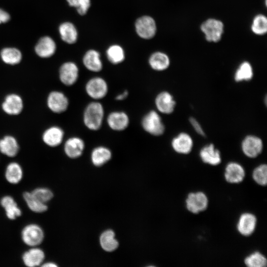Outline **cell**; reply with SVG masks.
I'll return each mask as SVG.
<instances>
[{"label": "cell", "mask_w": 267, "mask_h": 267, "mask_svg": "<svg viewBox=\"0 0 267 267\" xmlns=\"http://www.w3.org/2000/svg\"><path fill=\"white\" fill-rule=\"evenodd\" d=\"M104 118L103 106L99 101L94 100L89 103L85 108L83 121L89 130L96 131L101 128Z\"/></svg>", "instance_id": "6da1fadb"}, {"label": "cell", "mask_w": 267, "mask_h": 267, "mask_svg": "<svg viewBox=\"0 0 267 267\" xmlns=\"http://www.w3.org/2000/svg\"><path fill=\"white\" fill-rule=\"evenodd\" d=\"M141 125L146 133L153 136L162 135L165 127L159 113L155 110L147 112L142 118Z\"/></svg>", "instance_id": "7a4b0ae2"}, {"label": "cell", "mask_w": 267, "mask_h": 267, "mask_svg": "<svg viewBox=\"0 0 267 267\" xmlns=\"http://www.w3.org/2000/svg\"><path fill=\"white\" fill-rule=\"evenodd\" d=\"M108 85L105 79L100 77H94L88 81L85 90L88 95L94 100L104 98L108 92Z\"/></svg>", "instance_id": "3957f363"}, {"label": "cell", "mask_w": 267, "mask_h": 267, "mask_svg": "<svg viewBox=\"0 0 267 267\" xmlns=\"http://www.w3.org/2000/svg\"><path fill=\"white\" fill-rule=\"evenodd\" d=\"M200 29L204 34L207 41L216 43L222 38L224 26L221 21L214 18H209L201 25Z\"/></svg>", "instance_id": "277c9868"}, {"label": "cell", "mask_w": 267, "mask_h": 267, "mask_svg": "<svg viewBox=\"0 0 267 267\" xmlns=\"http://www.w3.org/2000/svg\"><path fill=\"white\" fill-rule=\"evenodd\" d=\"M208 198L203 192L189 193L185 199L186 208L190 212L197 214L207 209Z\"/></svg>", "instance_id": "5b68a950"}, {"label": "cell", "mask_w": 267, "mask_h": 267, "mask_svg": "<svg viewBox=\"0 0 267 267\" xmlns=\"http://www.w3.org/2000/svg\"><path fill=\"white\" fill-rule=\"evenodd\" d=\"M23 241L26 245L36 247L44 240V233L42 228L36 224H29L25 226L21 232Z\"/></svg>", "instance_id": "8992f818"}, {"label": "cell", "mask_w": 267, "mask_h": 267, "mask_svg": "<svg viewBox=\"0 0 267 267\" xmlns=\"http://www.w3.org/2000/svg\"><path fill=\"white\" fill-rule=\"evenodd\" d=\"M263 146L262 139L254 135L246 136L241 142L243 153L250 158H255L258 156L262 153Z\"/></svg>", "instance_id": "52a82bcc"}, {"label": "cell", "mask_w": 267, "mask_h": 267, "mask_svg": "<svg viewBox=\"0 0 267 267\" xmlns=\"http://www.w3.org/2000/svg\"><path fill=\"white\" fill-rule=\"evenodd\" d=\"M135 28L137 35L144 39L152 38L157 29L155 20L149 16H143L138 18L135 23Z\"/></svg>", "instance_id": "ba28073f"}, {"label": "cell", "mask_w": 267, "mask_h": 267, "mask_svg": "<svg viewBox=\"0 0 267 267\" xmlns=\"http://www.w3.org/2000/svg\"><path fill=\"white\" fill-rule=\"evenodd\" d=\"M69 99L64 93L57 90L50 92L47 98L48 108L55 113H62L68 108Z\"/></svg>", "instance_id": "9c48e42d"}, {"label": "cell", "mask_w": 267, "mask_h": 267, "mask_svg": "<svg viewBox=\"0 0 267 267\" xmlns=\"http://www.w3.org/2000/svg\"><path fill=\"white\" fill-rule=\"evenodd\" d=\"M59 77L61 82L65 86L74 85L79 78V68L73 62H67L60 67Z\"/></svg>", "instance_id": "30bf717a"}, {"label": "cell", "mask_w": 267, "mask_h": 267, "mask_svg": "<svg viewBox=\"0 0 267 267\" xmlns=\"http://www.w3.org/2000/svg\"><path fill=\"white\" fill-rule=\"evenodd\" d=\"M108 127L112 130L121 132L126 130L130 124V118L124 111H115L110 113L107 117Z\"/></svg>", "instance_id": "8fae6325"}, {"label": "cell", "mask_w": 267, "mask_h": 267, "mask_svg": "<svg viewBox=\"0 0 267 267\" xmlns=\"http://www.w3.org/2000/svg\"><path fill=\"white\" fill-rule=\"evenodd\" d=\"M257 220L256 216L248 212L242 214L237 223L238 232L244 236H249L255 230Z\"/></svg>", "instance_id": "7c38bea8"}, {"label": "cell", "mask_w": 267, "mask_h": 267, "mask_svg": "<svg viewBox=\"0 0 267 267\" xmlns=\"http://www.w3.org/2000/svg\"><path fill=\"white\" fill-rule=\"evenodd\" d=\"M224 176L225 180L229 183L241 182L245 177L243 166L236 162H230L225 166Z\"/></svg>", "instance_id": "4fadbf2b"}, {"label": "cell", "mask_w": 267, "mask_h": 267, "mask_svg": "<svg viewBox=\"0 0 267 267\" xmlns=\"http://www.w3.org/2000/svg\"><path fill=\"white\" fill-rule=\"evenodd\" d=\"M155 104L157 110L160 113L170 114L174 111L176 101L170 92L163 91L156 95L155 99Z\"/></svg>", "instance_id": "5bb4252c"}, {"label": "cell", "mask_w": 267, "mask_h": 267, "mask_svg": "<svg viewBox=\"0 0 267 267\" xmlns=\"http://www.w3.org/2000/svg\"><path fill=\"white\" fill-rule=\"evenodd\" d=\"M171 145L174 150L177 153L187 154L191 151L193 142L192 138L189 134L182 132L172 139Z\"/></svg>", "instance_id": "9a60e30c"}, {"label": "cell", "mask_w": 267, "mask_h": 267, "mask_svg": "<svg viewBox=\"0 0 267 267\" xmlns=\"http://www.w3.org/2000/svg\"><path fill=\"white\" fill-rule=\"evenodd\" d=\"M1 107L2 110L8 115H18L22 112L23 108V100L17 94H8L2 103Z\"/></svg>", "instance_id": "2e32d148"}, {"label": "cell", "mask_w": 267, "mask_h": 267, "mask_svg": "<svg viewBox=\"0 0 267 267\" xmlns=\"http://www.w3.org/2000/svg\"><path fill=\"white\" fill-rule=\"evenodd\" d=\"M85 148V142L81 137L72 136L68 138L64 145V150L69 158L75 159L81 156Z\"/></svg>", "instance_id": "e0dca14e"}, {"label": "cell", "mask_w": 267, "mask_h": 267, "mask_svg": "<svg viewBox=\"0 0 267 267\" xmlns=\"http://www.w3.org/2000/svg\"><path fill=\"white\" fill-rule=\"evenodd\" d=\"M64 136V131L61 128L52 126L44 132L42 139L44 143L48 146L56 147L62 143Z\"/></svg>", "instance_id": "ac0fdd59"}, {"label": "cell", "mask_w": 267, "mask_h": 267, "mask_svg": "<svg viewBox=\"0 0 267 267\" xmlns=\"http://www.w3.org/2000/svg\"><path fill=\"white\" fill-rule=\"evenodd\" d=\"M199 156L204 163L212 166H217L222 161L220 151L212 143L202 148L199 152Z\"/></svg>", "instance_id": "d6986e66"}, {"label": "cell", "mask_w": 267, "mask_h": 267, "mask_svg": "<svg viewBox=\"0 0 267 267\" xmlns=\"http://www.w3.org/2000/svg\"><path fill=\"white\" fill-rule=\"evenodd\" d=\"M56 44L49 37L45 36L41 38L35 46L37 54L42 58H48L54 53Z\"/></svg>", "instance_id": "ffe728a7"}, {"label": "cell", "mask_w": 267, "mask_h": 267, "mask_svg": "<svg viewBox=\"0 0 267 267\" xmlns=\"http://www.w3.org/2000/svg\"><path fill=\"white\" fill-rule=\"evenodd\" d=\"M83 62L85 67L90 71L98 72L102 69L100 54L95 50H88L83 57Z\"/></svg>", "instance_id": "44dd1931"}, {"label": "cell", "mask_w": 267, "mask_h": 267, "mask_svg": "<svg viewBox=\"0 0 267 267\" xmlns=\"http://www.w3.org/2000/svg\"><path fill=\"white\" fill-rule=\"evenodd\" d=\"M44 257V253L41 249L34 247L24 252L22 260L25 266L35 267L41 265Z\"/></svg>", "instance_id": "7402d4cb"}, {"label": "cell", "mask_w": 267, "mask_h": 267, "mask_svg": "<svg viewBox=\"0 0 267 267\" xmlns=\"http://www.w3.org/2000/svg\"><path fill=\"white\" fill-rule=\"evenodd\" d=\"M19 145L15 138L6 135L0 139V152L10 157L15 156L19 151Z\"/></svg>", "instance_id": "603a6c76"}, {"label": "cell", "mask_w": 267, "mask_h": 267, "mask_svg": "<svg viewBox=\"0 0 267 267\" xmlns=\"http://www.w3.org/2000/svg\"><path fill=\"white\" fill-rule=\"evenodd\" d=\"M112 157V152L110 149L104 146H98L93 149L91 153V160L96 166H101L108 161Z\"/></svg>", "instance_id": "cb8c5ba5"}, {"label": "cell", "mask_w": 267, "mask_h": 267, "mask_svg": "<svg viewBox=\"0 0 267 267\" xmlns=\"http://www.w3.org/2000/svg\"><path fill=\"white\" fill-rule=\"evenodd\" d=\"M149 64L155 71H162L167 69L170 63L169 56L164 52L157 51L151 54L149 58Z\"/></svg>", "instance_id": "d4e9b609"}, {"label": "cell", "mask_w": 267, "mask_h": 267, "mask_svg": "<svg viewBox=\"0 0 267 267\" xmlns=\"http://www.w3.org/2000/svg\"><path fill=\"white\" fill-rule=\"evenodd\" d=\"M4 209L7 217L10 220H14L21 215L22 212L14 199L10 196L3 197L0 202Z\"/></svg>", "instance_id": "484cf974"}, {"label": "cell", "mask_w": 267, "mask_h": 267, "mask_svg": "<svg viewBox=\"0 0 267 267\" xmlns=\"http://www.w3.org/2000/svg\"><path fill=\"white\" fill-rule=\"evenodd\" d=\"M59 32L62 40L69 44L75 43L78 38V32L75 26L70 22H64L59 27Z\"/></svg>", "instance_id": "4316f807"}, {"label": "cell", "mask_w": 267, "mask_h": 267, "mask_svg": "<svg viewBox=\"0 0 267 267\" xmlns=\"http://www.w3.org/2000/svg\"><path fill=\"white\" fill-rule=\"evenodd\" d=\"M5 177L9 183H18L23 177V171L21 166L16 162L9 163L6 167Z\"/></svg>", "instance_id": "83f0119b"}, {"label": "cell", "mask_w": 267, "mask_h": 267, "mask_svg": "<svg viewBox=\"0 0 267 267\" xmlns=\"http://www.w3.org/2000/svg\"><path fill=\"white\" fill-rule=\"evenodd\" d=\"M0 57L5 63L15 65L21 61L22 54L20 50L16 48L6 47L1 50Z\"/></svg>", "instance_id": "f1b7e54d"}, {"label": "cell", "mask_w": 267, "mask_h": 267, "mask_svg": "<svg viewBox=\"0 0 267 267\" xmlns=\"http://www.w3.org/2000/svg\"><path fill=\"white\" fill-rule=\"evenodd\" d=\"M100 243L102 248L105 251L111 252L118 247V242L115 238V233L112 230L104 231L100 237Z\"/></svg>", "instance_id": "f546056e"}, {"label": "cell", "mask_w": 267, "mask_h": 267, "mask_svg": "<svg viewBox=\"0 0 267 267\" xmlns=\"http://www.w3.org/2000/svg\"><path fill=\"white\" fill-rule=\"evenodd\" d=\"M253 76V70L251 64L248 61L241 63L234 74V80L237 82L248 81Z\"/></svg>", "instance_id": "4dcf8cb0"}, {"label": "cell", "mask_w": 267, "mask_h": 267, "mask_svg": "<svg viewBox=\"0 0 267 267\" xmlns=\"http://www.w3.org/2000/svg\"><path fill=\"white\" fill-rule=\"evenodd\" d=\"M23 196L28 207L33 212L41 213L47 210V206L46 204L37 199L31 192H25Z\"/></svg>", "instance_id": "1f68e13d"}, {"label": "cell", "mask_w": 267, "mask_h": 267, "mask_svg": "<svg viewBox=\"0 0 267 267\" xmlns=\"http://www.w3.org/2000/svg\"><path fill=\"white\" fill-rule=\"evenodd\" d=\"M106 55L108 60L113 64L121 63L125 58L123 48L117 44L111 45L106 51Z\"/></svg>", "instance_id": "d6a6232c"}, {"label": "cell", "mask_w": 267, "mask_h": 267, "mask_svg": "<svg viewBox=\"0 0 267 267\" xmlns=\"http://www.w3.org/2000/svg\"><path fill=\"white\" fill-rule=\"evenodd\" d=\"M244 262L248 267H266L267 265V260L261 253L256 251L246 257Z\"/></svg>", "instance_id": "836d02e7"}, {"label": "cell", "mask_w": 267, "mask_h": 267, "mask_svg": "<svg viewBox=\"0 0 267 267\" xmlns=\"http://www.w3.org/2000/svg\"><path fill=\"white\" fill-rule=\"evenodd\" d=\"M251 30L255 34L263 35L267 32V18L264 15H257L251 24Z\"/></svg>", "instance_id": "e575fe53"}, {"label": "cell", "mask_w": 267, "mask_h": 267, "mask_svg": "<svg viewBox=\"0 0 267 267\" xmlns=\"http://www.w3.org/2000/svg\"><path fill=\"white\" fill-rule=\"evenodd\" d=\"M253 180L259 185L264 186L267 184V166L262 164L256 167L252 172Z\"/></svg>", "instance_id": "d590c367"}, {"label": "cell", "mask_w": 267, "mask_h": 267, "mask_svg": "<svg viewBox=\"0 0 267 267\" xmlns=\"http://www.w3.org/2000/svg\"><path fill=\"white\" fill-rule=\"evenodd\" d=\"M31 192L35 197L44 204L50 200L53 196L52 191L44 187L37 188Z\"/></svg>", "instance_id": "8d00e7d4"}, {"label": "cell", "mask_w": 267, "mask_h": 267, "mask_svg": "<svg viewBox=\"0 0 267 267\" xmlns=\"http://www.w3.org/2000/svg\"><path fill=\"white\" fill-rule=\"evenodd\" d=\"M69 4L76 7L78 13L83 15L87 13L90 6V0H67Z\"/></svg>", "instance_id": "74e56055"}, {"label": "cell", "mask_w": 267, "mask_h": 267, "mask_svg": "<svg viewBox=\"0 0 267 267\" xmlns=\"http://www.w3.org/2000/svg\"><path fill=\"white\" fill-rule=\"evenodd\" d=\"M189 121L191 125L198 134L202 136L205 135L204 131H203L201 125L195 118H193V117H191L189 118Z\"/></svg>", "instance_id": "f35d334b"}, {"label": "cell", "mask_w": 267, "mask_h": 267, "mask_svg": "<svg viewBox=\"0 0 267 267\" xmlns=\"http://www.w3.org/2000/svg\"><path fill=\"white\" fill-rule=\"evenodd\" d=\"M10 19L9 14L3 10L0 9V24L7 22Z\"/></svg>", "instance_id": "ab89813d"}, {"label": "cell", "mask_w": 267, "mask_h": 267, "mask_svg": "<svg viewBox=\"0 0 267 267\" xmlns=\"http://www.w3.org/2000/svg\"><path fill=\"white\" fill-rule=\"evenodd\" d=\"M129 95V91L127 90H125L121 93L119 94L115 97V99L118 101H122L125 99Z\"/></svg>", "instance_id": "60d3db41"}, {"label": "cell", "mask_w": 267, "mask_h": 267, "mask_svg": "<svg viewBox=\"0 0 267 267\" xmlns=\"http://www.w3.org/2000/svg\"><path fill=\"white\" fill-rule=\"evenodd\" d=\"M42 266L44 267H56L57 265L53 262H47L44 264Z\"/></svg>", "instance_id": "b9f144b4"}]
</instances>
